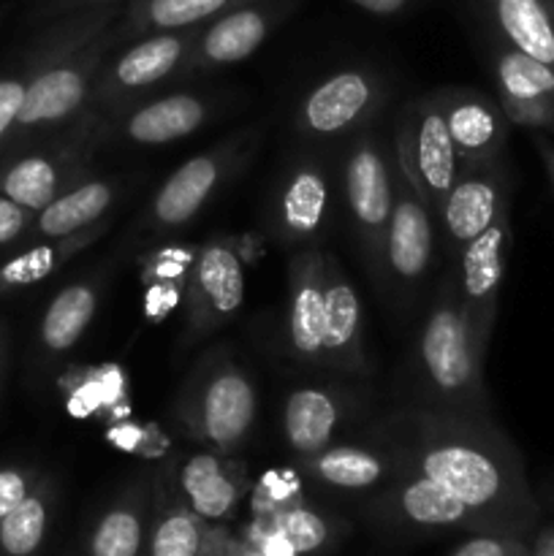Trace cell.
Here are the masks:
<instances>
[{
    "label": "cell",
    "mask_w": 554,
    "mask_h": 556,
    "mask_svg": "<svg viewBox=\"0 0 554 556\" xmlns=\"http://www.w3.org/2000/svg\"><path fill=\"white\" fill-rule=\"evenodd\" d=\"M389 98V81L369 65H348L310 87L293 109V130L307 141L351 139L369 128Z\"/></svg>",
    "instance_id": "9"
},
{
    "label": "cell",
    "mask_w": 554,
    "mask_h": 556,
    "mask_svg": "<svg viewBox=\"0 0 554 556\" xmlns=\"http://www.w3.org/2000/svg\"><path fill=\"white\" fill-rule=\"evenodd\" d=\"M299 0H248L201 25L188 79L248 60L297 11Z\"/></svg>",
    "instance_id": "19"
},
{
    "label": "cell",
    "mask_w": 554,
    "mask_h": 556,
    "mask_svg": "<svg viewBox=\"0 0 554 556\" xmlns=\"http://www.w3.org/2000/svg\"><path fill=\"white\" fill-rule=\"evenodd\" d=\"M367 410L362 391L348 386H297L282 400V440L297 459H307L337 443Z\"/></svg>",
    "instance_id": "17"
},
{
    "label": "cell",
    "mask_w": 554,
    "mask_h": 556,
    "mask_svg": "<svg viewBox=\"0 0 554 556\" xmlns=\"http://www.w3.org/2000/svg\"><path fill=\"white\" fill-rule=\"evenodd\" d=\"M391 150H394L396 161L405 166L418 195L438 215L440 204L459 177V157H456L454 141H451L443 112L432 92L416 98L402 109Z\"/></svg>",
    "instance_id": "12"
},
{
    "label": "cell",
    "mask_w": 554,
    "mask_h": 556,
    "mask_svg": "<svg viewBox=\"0 0 554 556\" xmlns=\"http://www.w3.org/2000/svg\"><path fill=\"white\" fill-rule=\"evenodd\" d=\"M38 481H41V472L33 467H0V521L36 489Z\"/></svg>",
    "instance_id": "36"
},
{
    "label": "cell",
    "mask_w": 554,
    "mask_h": 556,
    "mask_svg": "<svg viewBox=\"0 0 554 556\" xmlns=\"http://www.w3.org/2000/svg\"><path fill=\"white\" fill-rule=\"evenodd\" d=\"M505 210H511L508 163L459 168L454 188L435 215L451 258H456L467 242L481 237Z\"/></svg>",
    "instance_id": "20"
},
{
    "label": "cell",
    "mask_w": 554,
    "mask_h": 556,
    "mask_svg": "<svg viewBox=\"0 0 554 556\" xmlns=\"http://www.w3.org/2000/svg\"><path fill=\"white\" fill-rule=\"evenodd\" d=\"M119 14L123 3H109L47 20L22 58L27 92L3 155L58 134L87 112L98 71L117 49L112 25Z\"/></svg>",
    "instance_id": "2"
},
{
    "label": "cell",
    "mask_w": 554,
    "mask_h": 556,
    "mask_svg": "<svg viewBox=\"0 0 554 556\" xmlns=\"http://www.w3.org/2000/svg\"><path fill=\"white\" fill-rule=\"evenodd\" d=\"M58 508V483L41 476L30 494L0 521V556H38L43 552Z\"/></svg>",
    "instance_id": "33"
},
{
    "label": "cell",
    "mask_w": 554,
    "mask_h": 556,
    "mask_svg": "<svg viewBox=\"0 0 554 556\" xmlns=\"http://www.w3.org/2000/svg\"><path fill=\"white\" fill-rule=\"evenodd\" d=\"M33 220H36V212L25 210L22 204L11 201L9 195L0 193V253L14 248V244L27 242Z\"/></svg>",
    "instance_id": "38"
},
{
    "label": "cell",
    "mask_w": 554,
    "mask_h": 556,
    "mask_svg": "<svg viewBox=\"0 0 554 556\" xmlns=\"http://www.w3.org/2000/svg\"><path fill=\"white\" fill-rule=\"evenodd\" d=\"M299 470L318 486L345 494H373L402 476L394 451L373 432L367 443L337 440L329 448L299 459Z\"/></svg>",
    "instance_id": "23"
},
{
    "label": "cell",
    "mask_w": 554,
    "mask_h": 556,
    "mask_svg": "<svg viewBox=\"0 0 554 556\" xmlns=\"http://www.w3.org/2000/svg\"><path fill=\"white\" fill-rule=\"evenodd\" d=\"M106 282V271H92V275L76 277L65 282L49 304L43 307L38 320L36 345L47 362H58L65 353L74 351L87 334L90 324L96 320L101 307V291Z\"/></svg>",
    "instance_id": "27"
},
{
    "label": "cell",
    "mask_w": 554,
    "mask_h": 556,
    "mask_svg": "<svg viewBox=\"0 0 554 556\" xmlns=\"http://www.w3.org/2000/svg\"><path fill=\"white\" fill-rule=\"evenodd\" d=\"M242 3L248 0H125L123 14L112 25L114 41L119 49L123 43L150 36V33L206 25Z\"/></svg>",
    "instance_id": "31"
},
{
    "label": "cell",
    "mask_w": 554,
    "mask_h": 556,
    "mask_svg": "<svg viewBox=\"0 0 554 556\" xmlns=\"http://www.w3.org/2000/svg\"><path fill=\"white\" fill-rule=\"evenodd\" d=\"M215 96L193 90L141 98L101 117L103 147H163L199 134L217 114Z\"/></svg>",
    "instance_id": "16"
},
{
    "label": "cell",
    "mask_w": 554,
    "mask_h": 556,
    "mask_svg": "<svg viewBox=\"0 0 554 556\" xmlns=\"http://www.w3.org/2000/svg\"><path fill=\"white\" fill-rule=\"evenodd\" d=\"M487 356L476 351L462 318L454 271L435 288L411 356L413 407L443 416L494 421L492 396L483 383Z\"/></svg>",
    "instance_id": "3"
},
{
    "label": "cell",
    "mask_w": 554,
    "mask_h": 556,
    "mask_svg": "<svg viewBox=\"0 0 554 556\" xmlns=\"http://www.w3.org/2000/svg\"><path fill=\"white\" fill-rule=\"evenodd\" d=\"M489 33L519 52L554 65V14L549 0H473Z\"/></svg>",
    "instance_id": "32"
},
{
    "label": "cell",
    "mask_w": 554,
    "mask_h": 556,
    "mask_svg": "<svg viewBox=\"0 0 554 556\" xmlns=\"http://www.w3.org/2000/svg\"><path fill=\"white\" fill-rule=\"evenodd\" d=\"M362 514L375 527L396 532V535H445V532L481 535V532H492V527L476 510L467 508L459 497L416 472H402L383 489L373 492V497L364 503Z\"/></svg>",
    "instance_id": "10"
},
{
    "label": "cell",
    "mask_w": 554,
    "mask_h": 556,
    "mask_svg": "<svg viewBox=\"0 0 554 556\" xmlns=\"http://www.w3.org/2000/svg\"><path fill=\"white\" fill-rule=\"evenodd\" d=\"M324 293H326V329H324V367L340 375L367 372L364 353V309L356 286L337 255L324 250Z\"/></svg>",
    "instance_id": "25"
},
{
    "label": "cell",
    "mask_w": 554,
    "mask_h": 556,
    "mask_svg": "<svg viewBox=\"0 0 554 556\" xmlns=\"http://www.w3.org/2000/svg\"><path fill=\"white\" fill-rule=\"evenodd\" d=\"M199 33L201 25L185 27V30L150 33V36H141L114 49L98 71L87 109L103 117V114L141 101L147 98V92L158 90L166 81L188 79Z\"/></svg>",
    "instance_id": "7"
},
{
    "label": "cell",
    "mask_w": 554,
    "mask_h": 556,
    "mask_svg": "<svg viewBox=\"0 0 554 556\" xmlns=\"http://www.w3.org/2000/svg\"><path fill=\"white\" fill-rule=\"evenodd\" d=\"M511 239H514V226H511V210H505L481 237L467 242L454 258L462 318H465L473 345L481 356H487L494 324H498Z\"/></svg>",
    "instance_id": "15"
},
{
    "label": "cell",
    "mask_w": 554,
    "mask_h": 556,
    "mask_svg": "<svg viewBox=\"0 0 554 556\" xmlns=\"http://www.w3.org/2000/svg\"><path fill=\"white\" fill-rule=\"evenodd\" d=\"M438 220L418 195L405 166L394 157V201L386 228V293L402 304L416 296L435 261Z\"/></svg>",
    "instance_id": "14"
},
{
    "label": "cell",
    "mask_w": 554,
    "mask_h": 556,
    "mask_svg": "<svg viewBox=\"0 0 554 556\" xmlns=\"http://www.w3.org/2000/svg\"><path fill=\"white\" fill-rule=\"evenodd\" d=\"M451 556H532L530 546L525 538L519 535H492V532H481V535H470Z\"/></svg>",
    "instance_id": "37"
},
{
    "label": "cell",
    "mask_w": 554,
    "mask_h": 556,
    "mask_svg": "<svg viewBox=\"0 0 554 556\" xmlns=\"http://www.w3.org/2000/svg\"><path fill=\"white\" fill-rule=\"evenodd\" d=\"M272 530L293 548V554H313L331 541V527L324 514L304 505H291L272 516Z\"/></svg>",
    "instance_id": "34"
},
{
    "label": "cell",
    "mask_w": 554,
    "mask_h": 556,
    "mask_svg": "<svg viewBox=\"0 0 554 556\" xmlns=\"http://www.w3.org/2000/svg\"><path fill=\"white\" fill-rule=\"evenodd\" d=\"M530 552L532 556H554V527H549V530H543L541 535L536 538Z\"/></svg>",
    "instance_id": "43"
},
{
    "label": "cell",
    "mask_w": 554,
    "mask_h": 556,
    "mask_svg": "<svg viewBox=\"0 0 554 556\" xmlns=\"http://www.w3.org/2000/svg\"><path fill=\"white\" fill-rule=\"evenodd\" d=\"M494 92L511 125L527 134L554 136V65L519 52L494 33L487 36Z\"/></svg>",
    "instance_id": "18"
},
{
    "label": "cell",
    "mask_w": 554,
    "mask_h": 556,
    "mask_svg": "<svg viewBox=\"0 0 554 556\" xmlns=\"http://www.w3.org/2000/svg\"><path fill=\"white\" fill-rule=\"evenodd\" d=\"M25 92H27V74L22 65L16 74L0 76V155L5 152L11 130H14L16 117H20V109L22 103H25Z\"/></svg>",
    "instance_id": "35"
},
{
    "label": "cell",
    "mask_w": 554,
    "mask_h": 556,
    "mask_svg": "<svg viewBox=\"0 0 554 556\" xmlns=\"http://www.w3.org/2000/svg\"><path fill=\"white\" fill-rule=\"evenodd\" d=\"M128 193V177L114 174V177H85L74 188L36 212L30 237L27 242L52 237H68V233L85 231L96 226L103 217L112 215L117 201Z\"/></svg>",
    "instance_id": "28"
},
{
    "label": "cell",
    "mask_w": 554,
    "mask_h": 556,
    "mask_svg": "<svg viewBox=\"0 0 554 556\" xmlns=\"http://www.w3.org/2000/svg\"><path fill=\"white\" fill-rule=\"evenodd\" d=\"M9 353H11V334L5 320H0V386H3L5 369H9Z\"/></svg>",
    "instance_id": "42"
},
{
    "label": "cell",
    "mask_w": 554,
    "mask_h": 556,
    "mask_svg": "<svg viewBox=\"0 0 554 556\" xmlns=\"http://www.w3.org/2000/svg\"><path fill=\"white\" fill-rule=\"evenodd\" d=\"M206 521H201L174 489L168 470L152 476V510L147 532V556H201Z\"/></svg>",
    "instance_id": "30"
},
{
    "label": "cell",
    "mask_w": 554,
    "mask_h": 556,
    "mask_svg": "<svg viewBox=\"0 0 554 556\" xmlns=\"http://www.w3.org/2000/svg\"><path fill=\"white\" fill-rule=\"evenodd\" d=\"M261 128H244L226 136L174 168L147 204L141 223L155 233H172L201 215L212 195L228 182L259 150Z\"/></svg>",
    "instance_id": "8"
},
{
    "label": "cell",
    "mask_w": 554,
    "mask_h": 556,
    "mask_svg": "<svg viewBox=\"0 0 554 556\" xmlns=\"http://www.w3.org/2000/svg\"><path fill=\"white\" fill-rule=\"evenodd\" d=\"M324 250L302 248L288 258L286 351L307 367H324Z\"/></svg>",
    "instance_id": "22"
},
{
    "label": "cell",
    "mask_w": 554,
    "mask_h": 556,
    "mask_svg": "<svg viewBox=\"0 0 554 556\" xmlns=\"http://www.w3.org/2000/svg\"><path fill=\"white\" fill-rule=\"evenodd\" d=\"M432 98L443 112L459 168L505 161V147L514 125L508 123L498 98L473 87H443L435 90Z\"/></svg>",
    "instance_id": "21"
},
{
    "label": "cell",
    "mask_w": 554,
    "mask_h": 556,
    "mask_svg": "<svg viewBox=\"0 0 554 556\" xmlns=\"http://www.w3.org/2000/svg\"><path fill=\"white\" fill-rule=\"evenodd\" d=\"M400 462L402 472L429 478L476 510L494 535H519L536 527L538 503L525 462L494 421L443 416L405 405L373 429Z\"/></svg>",
    "instance_id": "1"
},
{
    "label": "cell",
    "mask_w": 554,
    "mask_h": 556,
    "mask_svg": "<svg viewBox=\"0 0 554 556\" xmlns=\"http://www.w3.org/2000/svg\"><path fill=\"white\" fill-rule=\"evenodd\" d=\"M331 226V174L318 155L293 157L280 174L266 210V228L277 244L320 248Z\"/></svg>",
    "instance_id": "13"
},
{
    "label": "cell",
    "mask_w": 554,
    "mask_h": 556,
    "mask_svg": "<svg viewBox=\"0 0 554 556\" xmlns=\"http://www.w3.org/2000/svg\"><path fill=\"white\" fill-rule=\"evenodd\" d=\"M244 304L242 258L226 239H210L193 255L185 293L179 348L201 345L231 324Z\"/></svg>",
    "instance_id": "11"
},
{
    "label": "cell",
    "mask_w": 554,
    "mask_h": 556,
    "mask_svg": "<svg viewBox=\"0 0 554 556\" xmlns=\"http://www.w3.org/2000/svg\"><path fill=\"white\" fill-rule=\"evenodd\" d=\"M112 228V220L103 217L96 226L85 228V231L68 233V237H52V239H36L27 244L25 250L14 253L0 264V299L11 296V293L27 291V288L38 286V282L49 280L58 275L65 264L85 253L87 248L103 239Z\"/></svg>",
    "instance_id": "29"
},
{
    "label": "cell",
    "mask_w": 554,
    "mask_h": 556,
    "mask_svg": "<svg viewBox=\"0 0 554 556\" xmlns=\"http://www.w3.org/2000/svg\"><path fill=\"white\" fill-rule=\"evenodd\" d=\"M152 476L139 472L106 503L87 530L85 556H147Z\"/></svg>",
    "instance_id": "26"
},
{
    "label": "cell",
    "mask_w": 554,
    "mask_h": 556,
    "mask_svg": "<svg viewBox=\"0 0 554 556\" xmlns=\"http://www.w3.org/2000/svg\"><path fill=\"white\" fill-rule=\"evenodd\" d=\"M174 421L185 438L215 454L237 456L259 421V389L226 345L204 351L174 396Z\"/></svg>",
    "instance_id": "4"
},
{
    "label": "cell",
    "mask_w": 554,
    "mask_h": 556,
    "mask_svg": "<svg viewBox=\"0 0 554 556\" xmlns=\"http://www.w3.org/2000/svg\"><path fill=\"white\" fill-rule=\"evenodd\" d=\"M356 9H362L364 14L373 16H396L402 11L411 9L413 0H351Z\"/></svg>",
    "instance_id": "40"
},
{
    "label": "cell",
    "mask_w": 554,
    "mask_h": 556,
    "mask_svg": "<svg viewBox=\"0 0 554 556\" xmlns=\"http://www.w3.org/2000/svg\"><path fill=\"white\" fill-rule=\"evenodd\" d=\"M342 193L358 258L375 291L386 293V228L394 201V150L373 128L358 130L342 152Z\"/></svg>",
    "instance_id": "6"
},
{
    "label": "cell",
    "mask_w": 554,
    "mask_h": 556,
    "mask_svg": "<svg viewBox=\"0 0 554 556\" xmlns=\"http://www.w3.org/2000/svg\"><path fill=\"white\" fill-rule=\"evenodd\" d=\"M109 3H125V0H36L33 14H36L38 20H54V16L71 14V11L96 9V5H109Z\"/></svg>",
    "instance_id": "39"
},
{
    "label": "cell",
    "mask_w": 554,
    "mask_h": 556,
    "mask_svg": "<svg viewBox=\"0 0 554 556\" xmlns=\"http://www.w3.org/2000/svg\"><path fill=\"white\" fill-rule=\"evenodd\" d=\"M549 5H552V14H554V0H549Z\"/></svg>",
    "instance_id": "44"
},
{
    "label": "cell",
    "mask_w": 554,
    "mask_h": 556,
    "mask_svg": "<svg viewBox=\"0 0 554 556\" xmlns=\"http://www.w3.org/2000/svg\"><path fill=\"white\" fill-rule=\"evenodd\" d=\"M174 489L182 503L206 525L228 521L239 508L244 494V467L234 456L199 451L188 454L177 465H166Z\"/></svg>",
    "instance_id": "24"
},
{
    "label": "cell",
    "mask_w": 554,
    "mask_h": 556,
    "mask_svg": "<svg viewBox=\"0 0 554 556\" xmlns=\"http://www.w3.org/2000/svg\"><path fill=\"white\" fill-rule=\"evenodd\" d=\"M101 147V114L87 109L58 134L0 157V193L25 210L41 212L65 190L90 177Z\"/></svg>",
    "instance_id": "5"
},
{
    "label": "cell",
    "mask_w": 554,
    "mask_h": 556,
    "mask_svg": "<svg viewBox=\"0 0 554 556\" xmlns=\"http://www.w3.org/2000/svg\"><path fill=\"white\" fill-rule=\"evenodd\" d=\"M532 147H536L538 157L543 163V172H546L549 185H552V193H554V136L546 134H530Z\"/></svg>",
    "instance_id": "41"
}]
</instances>
